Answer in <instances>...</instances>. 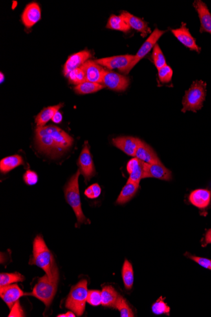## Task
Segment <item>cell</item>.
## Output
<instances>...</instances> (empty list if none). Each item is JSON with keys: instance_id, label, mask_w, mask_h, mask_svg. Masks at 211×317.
Listing matches in <instances>:
<instances>
[{"instance_id": "cell-40", "label": "cell", "mask_w": 211, "mask_h": 317, "mask_svg": "<svg viewBox=\"0 0 211 317\" xmlns=\"http://www.w3.org/2000/svg\"><path fill=\"white\" fill-rule=\"evenodd\" d=\"M91 187L92 188V191H93L94 198H97L99 197L101 193V188L98 184H94V185H91Z\"/></svg>"}, {"instance_id": "cell-26", "label": "cell", "mask_w": 211, "mask_h": 317, "mask_svg": "<svg viewBox=\"0 0 211 317\" xmlns=\"http://www.w3.org/2000/svg\"><path fill=\"white\" fill-rule=\"evenodd\" d=\"M106 28L112 30H120V31L129 32L131 27L125 20L121 15H112L107 21Z\"/></svg>"}, {"instance_id": "cell-31", "label": "cell", "mask_w": 211, "mask_h": 317, "mask_svg": "<svg viewBox=\"0 0 211 317\" xmlns=\"http://www.w3.org/2000/svg\"><path fill=\"white\" fill-rule=\"evenodd\" d=\"M115 308L116 309L119 310L120 313V317H133L134 314L132 310L131 307L127 303L126 299L124 297L120 296H118L117 302H116Z\"/></svg>"}, {"instance_id": "cell-27", "label": "cell", "mask_w": 211, "mask_h": 317, "mask_svg": "<svg viewBox=\"0 0 211 317\" xmlns=\"http://www.w3.org/2000/svg\"><path fill=\"white\" fill-rule=\"evenodd\" d=\"M122 274L125 288L127 290H132L134 281L133 269L131 262L127 260H125L124 265H123Z\"/></svg>"}, {"instance_id": "cell-21", "label": "cell", "mask_w": 211, "mask_h": 317, "mask_svg": "<svg viewBox=\"0 0 211 317\" xmlns=\"http://www.w3.org/2000/svg\"><path fill=\"white\" fill-rule=\"evenodd\" d=\"M120 15L129 24L130 27L141 32L142 37H146L147 34L151 33L150 28L148 27L146 22L142 21L141 19L134 16L132 14H130L128 12H125V11L121 13Z\"/></svg>"}, {"instance_id": "cell-8", "label": "cell", "mask_w": 211, "mask_h": 317, "mask_svg": "<svg viewBox=\"0 0 211 317\" xmlns=\"http://www.w3.org/2000/svg\"><path fill=\"white\" fill-rule=\"evenodd\" d=\"M134 55L132 54H125L111 56V57L103 58L96 60L95 62L101 66L107 68L109 70L118 69L122 73H124L131 63L132 62Z\"/></svg>"}, {"instance_id": "cell-35", "label": "cell", "mask_w": 211, "mask_h": 317, "mask_svg": "<svg viewBox=\"0 0 211 317\" xmlns=\"http://www.w3.org/2000/svg\"><path fill=\"white\" fill-rule=\"evenodd\" d=\"M158 77L162 83H169L171 82L173 77V70L168 65H165L158 70Z\"/></svg>"}, {"instance_id": "cell-14", "label": "cell", "mask_w": 211, "mask_h": 317, "mask_svg": "<svg viewBox=\"0 0 211 317\" xmlns=\"http://www.w3.org/2000/svg\"><path fill=\"white\" fill-rule=\"evenodd\" d=\"M156 178L160 180L169 181L172 179L170 170L164 167L161 161L151 164H146L145 178Z\"/></svg>"}, {"instance_id": "cell-12", "label": "cell", "mask_w": 211, "mask_h": 317, "mask_svg": "<svg viewBox=\"0 0 211 317\" xmlns=\"http://www.w3.org/2000/svg\"><path fill=\"white\" fill-rule=\"evenodd\" d=\"M24 295L25 293L17 284H10L0 288V296L10 309Z\"/></svg>"}, {"instance_id": "cell-32", "label": "cell", "mask_w": 211, "mask_h": 317, "mask_svg": "<svg viewBox=\"0 0 211 317\" xmlns=\"http://www.w3.org/2000/svg\"><path fill=\"white\" fill-rule=\"evenodd\" d=\"M152 58L154 64H155L158 70L161 69L166 65V61L163 53H162L161 48L159 46L156 44L155 47L153 48V54H152Z\"/></svg>"}, {"instance_id": "cell-1", "label": "cell", "mask_w": 211, "mask_h": 317, "mask_svg": "<svg viewBox=\"0 0 211 317\" xmlns=\"http://www.w3.org/2000/svg\"><path fill=\"white\" fill-rule=\"evenodd\" d=\"M37 146L41 152L48 154L60 155L69 150L74 139L58 127L48 126L36 130Z\"/></svg>"}, {"instance_id": "cell-13", "label": "cell", "mask_w": 211, "mask_h": 317, "mask_svg": "<svg viewBox=\"0 0 211 317\" xmlns=\"http://www.w3.org/2000/svg\"><path fill=\"white\" fill-rule=\"evenodd\" d=\"M171 32L185 47L193 51H196L197 53L201 52V48L197 45L196 41L186 27V24L182 23L181 27L179 29H172Z\"/></svg>"}, {"instance_id": "cell-25", "label": "cell", "mask_w": 211, "mask_h": 317, "mask_svg": "<svg viewBox=\"0 0 211 317\" xmlns=\"http://www.w3.org/2000/svg\"><path fill=\"white\" fill-rule=\"evenodd\" d=\"M24 163L23 157L19 155L7 157L0 161V171L5 174L19 166L24 165Z\"/></svg>"}, {"instance_id": "cell-10", "label": "cell", "mask_w": 211, "mask_h": 317, "mask_svg": "<svg viewBox=\"0 0 211 317\" xmlns=\"http://www.w3.org/2000/svg\"><path fill=\"white\" fill-rule=\"evenodd\" d=\"M78 165L79 169L84 177L85 180L89 181L92 177L96 175L95 167L90 152L89 146L88 143H85L82 152L79 158Z\"/></svg>"}, {"instance_id": "cell-39", "label": "cell", "mask_w": 211, "mask_h": 317, "mask_svg": "<svg viewBox=\"0 0 211 317\" xmlns=\"http://www.w3.org/2000/svg\"><path fill=\"white\" fill-rule=\"evenodd\" d=\"M8 317H24L23 310H22L19 301H17L12 308V311Z\"/></svg>"}, {"instance_id": "cell-44", "label": "cell", "mask_w": 211, "mask_h": 317, "mask_svg": "<svg viewBox=\"0 0 211 317\" xmlns=\"http://www.w3.org/2000/svg\"><path fill=\"white\" fill-rule=\"evenodd\" d=\"M76 314L73 312H68L67 314H60L58 315V317H75L76 316Z\"/></svg>"}, {"instance_id": "cell-30", "label": "cell", "mask_w": 211, "mask_h": 317, "mask_svg": "<svg viewBox=\"0 0 211 317\" xmlns=\"http://www.w3.org/2000/svg\"><path fill=\"white\" fill-rule=\"evenodd\" d=\"M24 280L25 277L19 273H1L0 274V287L23 282Z\"/></svg>"}, {"instance_id": "cell-45", "label": "cell", "mask_w": 211, "mask_h": 317, "mask_svg": "<svg viewBox=\"0 0 211 317\" xmlns=\"http://www.w3.org/2000/svg\"><path fill=\"white\" fill-rule=\"evenodd\" d=\"M0 76H1V83L3 82V80H5V76H4L3 74L1 72L0 73Z\"/></svg>"}, {"instance_id": "cell-29", "label": "cell", "mask_w": 211, "mask_h": 317, "mask_svg": "<svg viewBox=\"0 0 211 317\" xmlns=\"http://www.w3.org/2000/svg\"><path fill=\"white\" fill-rule=\"evenodd\" d=\"M146 163L139 160L137 165L134 167L131 173L129 174V181L131 182L139 184L140 181L145 179L146 176Z\"/></svg>"}, {"instance_id": "cell-37", "label": "cell", "mask_w": 211, "mask_h": 317, "mask_svg": "<svg viewBox=\"0 0 211 317\" xmlns=\"http://www.w3.org/2000/svg\"><path fill=\"white\" fill-rule=\"evenodd\" d=\"M24 181L28 185H34L38 181V176L36 172L28 170L24 175Z\"/></svg>"}, {"instance_id": "cell-7", "label": "cell", "mask_w": 211, "mask_h": 317, "mask_svg": "<svg viewBox=\"0 0 211 317\" xmlns=\"http://www.w3.org/2000/svg\"><path fill=\"white\" fill-rule=\"evenodd\" d=\"M164 32L165 31H164V30L158 29L157 28L152 32L151 36L143 44L137 54L134 55L132 62L131 63L128 69L124 72V74H128L132 71V69L137 64L138 62L141 60L145 56H146L151 52V50L155 47L158 41L164 34Z\"/></svg>"}, {"instance_id": "cell-36", "label": "cell", "mask_w": 211, "mask_h": 317, "mask_svg": "<svg viewBox=\"0 0 211 317\" xmlns=\"http://www.w3.org/2000/svg\"><path fill=\"white\" fill-rule=\"evenodd\" d=\"M87 302L93 307H98V306L101 305V303H102L101 291L98 290L89 291Z\"/></svg>"}, {"instance_id": "cell-24", "label": "cell", "mask_w": 211, "mask_h": 317, "mask_svg": "<svg viewBox=\"0 0 211 317\" xmlns=\"http://www.w3.org/2000/svg\"><path fill=\"white\" fill-rule=\"evenodd\" d=\"M118 296L119 294L115 288L111 286H105L101 291V305L105 307L115 308Z\"/></svg>"}, {"instance_id": "cell-28", "label": "cell", "mask_w": 211, "mask_h": 317, "mask_svg": "<svg viewBox=\"0 0 211 317\" xmlns=\"http://www.w3.org/2000/svg\"><path fill=\"white\" fill-rule=\"evenodd\" d=\"M104 87V85L102 84L85 81L75 87L74 90L77 93L80 94V95H87V94L96 93V92L101 90Z\"/></svg>"}, {"instance_id": "cell-3", "label": "cell", "mask_w": 211, "mask_h": 317, "mask_svg": "<svg viewBox=\"0 0 211 317\" xmlns=\"http://www.w3.org/2000/svg\"><path fill=\"white\" fill-rule=\"evenodd\" d=\"M30 264H36L48 275H52L57 266L53 256L41 236H37L33 242V259Z\"/></svg>"}, {"instance_id": "cell-6", "label": "cell", "mask_w": 211, "mask_h": 317, "mask_svg": "<svg viewBox=\"0 0 211 317\" xmlns=\"http://www.w3.org/2000/svg\"><path fill=\"white\" fill-rule=\"evenodd\" d=\"M88 292L86 280L79 282L72 288L66 300L65 307L74 312L77 316H82L85 311Z\"/></svg>"}, {"instance_id": "cell-22", "label": "cell", "mask_w": 211, "mask_h": 317, "mask_svg": "<svg viewBox=\"0 0 211 317\" xmlns=\"http://www.w3.org/2000/svg\"><path fill=\"white\" fill-rule=\"evenodd\" d=\"M138 189H139V184L131 182L129 181H127L126 185L121 191L117 200H116V204L124 205L129 202L137 193Z\"/></svg>"}, {"instance_id": "cell-41", "label": "cell", "mask_w": 211, "mask_h": 317, "mask_svg": "<svg viewBox=\"0 0 211 317\" xmlns=\"http://www.w3.org/2000/svg\"><path fill=\"white\" fill-rule=\"evenodd\" d=\"M63 120V117L62 115H61V113L60 112V111H57V112L55 113V115L53 116V117L52 119V121L54 122L55 124H60L61 123V121H62Z\"/></svg>"}, {"instance_id": "cell-23", "label": "cell", "mask_w": 211, "mask_h": 317, "mask_svg": "<svg viewBox=\"0 0 211 317\" xmlns=\"http://www.w3.org/2000/svg\"><path fill=\"white\" fill-rule=\"evenodd\" d=\"M63 104H58L57 106H48L47 108H44L43 110L36 116L35 122L37 126V128L45 126L46 124L52 120L53 116L55 115L57 111L60 110Z\"/></svg>"}, {"instance_id": "cell-42", "label": "cell", "mask_w": 211, "mask_h": 317, "mask_svg": "<svg viewBox=\"0 0 211 317\" xmlns=\"http://www.w3.org/2000/svg\"><path fill=\"white\" fill-rule=\"evenodd\" d=\"M85 195L87 196V198L90 199H94V195L93 191H92V188L91 186L87 188L85 191Z\"/></svg>"}, {"instance_id": "cell-38", "label": "cell", "mask_w": 211, "mask_h": 317, "mask_svg": "<svg viewBox=\"0 0 211 317\" xmlns=\"http://www.w3.org/2000/svg\"><path fill=\"white\" fill-rule=\"evenodd\" d=\"M187 256L189 259L196 262L197 264L202 266V267L211 270V260L205 259V258L196 257V256L190 255Z\"/></svg>"}, {"instance_id": "cell-20", "label": "cell", "mask_w": 211, "mask_h": 317, "mask_svg": "<svg viewBox=\"0 0 211 317\" xmlns=\"http://www.w3.org/2000/svg\"><path fill=\"white\" fill-rule=\"evenodd\" d=\"M135 157L146 164H151L160 161L153 148L141 140L136 150Z\"/></svg>"}, {"instance_id": "cell-33", "label": "cell", "mask_w": 211, "mask_h": 317, "mask_svg": "<svg viewBox=\"0 0 211 317\" xmlns=\"http://www.w3.org/2000/svg\"><path fill=\"white\" fill-rule=\"evenodd\" d=\"M68 78L72 84H76L77 86L85 81L84 72L80 67L70 72Z\"/></svg>"}, {"instance_id": "cell-43", "label": "cell", "mask_w": 211, "mask_h": 317, "mask_svg": "<svg viewBox=\"0 0 211 317\" xmlns=\"http://www.w3.org/2000/svg\"><path fill=\"white\" fill-rule=\"evenodd\" d=\"M205 242L206 244H211V229L206 232Z\"/></svg>"}, {"instance_id": "cell-18", "label": "cell", "mask_w": 211, "mask_h": 317, "mask_svg": "<svg viewBox=\"0 0 211 317\" xmlns=\"http://www.w3.org/2000/svg\"><path fill=\"white\" fill-rule=\"evenodd\" d=\"M193 5L195 9L197 10L201 21L200 32L202 33L206 32L211 34V14L208 6L201 0H196Z\"/></svg>"}, {"instance_id": "cell-34", "label": "cell", "mask_w": 211, "mask_h": 317, "mask_svg": "<svg viewBox=\"0 0 211 317\" xmlns=\"http://www.w3.org/2000/svg\"><path fill=\"white\" fill-rule=\"evenodd\" d=\"M152 310L156 315L166 314L169 316L170 312V308L164 302L161 297L154 303L152 307Z\"/></svg>"}, {"instance_id": "cell-15", "label": "cell", "mask_w": 211, "mask_h": 317, "mask_svg": "<svg viewBox=\"0 0 211 317\" xmlns=\"http://www.w3.org/2000/svg\"><path fill=\"white\" fill-rule=\"evenodd\" d=\"M140 139L131 136H121L112 140L113 145L131 157H135Z\"/></svg>"}, {"instance_id": "cell-19", "label": "cell", "mask_w": 211, "mask_h": 317, "mask_svg": "<svg viewBox=\"0 0 211 317\" xmlns=\"http://www.w3.org/2000/svg\"><path fill=\"white\" fill-rule=\"evenodd\" d=\"M189 202L199 209H205L211 202V191L207 189H197L191 192Z\"/></svg>"}, {"instance_id": "cell-11", "label": "cell", "mask_w": 211, "mask_h": 317, "mask_svg": "<svg viewBox=\"0 0 211 317\" xmlns=\"http://www.w3.org/2000/svg\"><path fill=\"white\" fill-rule=\"evenodd\" d=\"M80 68L84 72L85 81L102 84L106 70L95 60H87Z\"/></svg>"}, {"instance_id": "cell-5", "label": "cell", "mask_w": 211, "mask_h": 317, "mask_svg": "<svg viewBox=\"0 0 211 317\" xmlns=\"http://www.w3.org/2000/svg\"><path fill=\"white\" fill-rule=\"evenodd\" d=\"M207 84L202 80H195L188 90L185 92L182 100V112L192 111L196 112L201 110L205 101Z\"/></svg>"}, {"instance_id": "cell-4", "label": "cell", "mask_w": 211, "mask_h": 317, "mask_svg": "<svg viewBox=\"0 0 211 317\" xmlns=\"http://www.w3.org/2000/svg\"><path fill=\"white\" fill-rule=\"evenodd\" d=\"M80 174V170L79 169L76 174H75L70 178L69 183L65 187V195L66 200L73 209L76 217L78 218V224H89L91 222L85 217L82 211V205H81L79 187V178Z\"/></svg>"}, {"instance_id": "cell-2", "label": "cell", "mask_w": 211, "mask_h": 317, "mask_svg": "<svg viewBox=\"0 0 211 317\" xmlns=\"http://www.w3.org/2000/svg\"><path fill=\"white\" fill-rule=\"evenodd\" d=\"M58 281L59 271L56 266L52 275L46 274L39 278L30 294L49 307L55 296Z\"/></svg>"}, {"instance_id": "cell-17", "label": "cell", "mask_w": 211, "mask_h": 317, "mask_svg": "<svg viewBox=\"0 0 211 317\" xmlns=\"http://www.w3.org/2000/svg\"><path fill=\"white\" fill-rule=\"evenodd\" d=\"M92 56L91 52L83 50L70 56L63 68V74L68 77L70 72L80 67Z\"/></svg>"}, {"instance_id": "cell-9", "label": "cell", "mask_w": 211, "mask_h": 317, "mask_svg": "<svg viewBox=\"0 0 211 317\" xmlns=\"http://www.w3.org/2000/svg\"><path fill=\"white\" fill-rule=\"evenodd\" d=\"M102 84L106 87H108L111 90L116 91H124L126 90L130 84V79L128 78L116 73V72L105 71L103 76Z\"/></svg>"}, {"instance_id": "cell-16", "label": "cell", "mask_w": 211, "mask_h": 317, "mask_svg": "<svg viewBox=\"0 0 211 317\" xmlns=\"http://www.w3.org/2000/svg\"><path fill=\"white\" fill-rule=\"evenodd\" d=\"M41 18L40 6L36 2L28 4L22 15V21L26 27L30 28Z\"/></svg>"}]
</instances>
